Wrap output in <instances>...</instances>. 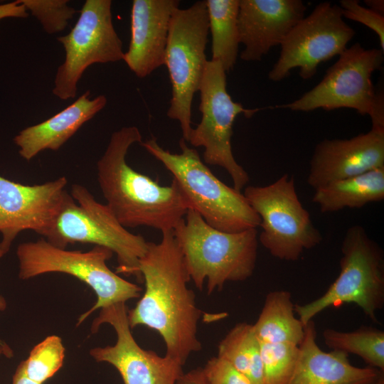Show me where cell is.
Instances as JSON below:
<instances>
[{
  "label": "cell",
  "instance_id": "1",
  "mask_svg": "<svg viewBox=\"0 0 384 384\" xmlns=\"http://www.w3.org/2000/svg\"><path fill=\"white\" fill-rule=\"evenodd\" d=\"M139 270L145 289L128 310L130 328L145 326L156 331L164 341L165 356L183 366L201 349L197 332L202 311L188 287L191 279L173 230L162 232L158 243L148 242Z\"/></svg>",
  "mask_w": 384,
  "mask_h": 384
},
{
  "label": "cell",
  "instance_id": "2",
  "mask_svg": "<svg viewBox=\"0 0 384 384\" xmlns=\"http://www.w3.org/2000/svg\"><path fill=\"white\" fill-rule=\"evenodd\" d=\"M142 139L134 126L112 134L97 163L99 186L106 204L124 228L174 230L184 218L188 204L174 179L170 185L162 186L127 163L129 147L141 143Z\"/></svg>",
  "mask_w": 384,
  "mask_h": 384
},
{
  "label": "cell",
  "instance_id": "3",
  "mask_svg": "<svg viewBox=\"0 0 384 384\" xmlns=\"http://www.w3.org/2000/svg\"><path fill=\"white\" fill-rule=\"evenodd\" d=\"M173 233L191 280L199 290L206 280L208 295L221 290L227 282L245 281L252 275L257 257V228L223 232L188 209Z\"/></svg>",
  "mask_w": 384,
  "mask_h": 384
},
{
  "label": "cell",
  "instance_id": "4",
  "mask_svg": "<svg viewBox=\"0 0 384 384\" xmlns=\"http://www.w3.org/2000/svg\"><path fill=\"white\" fill-rule=\"evenodd\" d=\"M141 145L172 174L189 209L209 225L226 233L260 226V218L243 193L218 178L183 138L179 140L180 154L163 149L153 137Z\"/></svg>",
  "mask_w": 384,
  "mask_h": 384
},
{
  "label": "cell",
  "instance_id": "5",
  "mask_svg": "<svg viewBox=\"0 0 384 384\" xmlns=\"http://www.w3.org/2000/svg\"><path fill=\"white\" fill-rule=\"evenodd\" d=\"M46 240L64 249L76 242L108 248L117 256V274L134 276L139 282H143L139 262L147 250L148 241L142 235L128 231L107 205L96 201L84 186L72 185L70 194H65Z\"/></svg>",
  "mask_w": 384,
  "mask_h": 384
},
{
  "label": "cell",
  "instance_id": "6",
  "mask_svg": "<svg viewBox=\"0 0 384 384\" xmlns=\"http://www.w3.org/2000/svg\"><path fill=\"white\" fill-rule=\"evenodd\" d=\"M383 60L380 48L366 49L356 43L340 54L323 79L301 97L268 108L297 112L353 109L370 116L371 128L384 129L383 94L375 90L372 81L373 73L381 68Z\"/></svg>",
  "mask_w": 384,
  "mask_h": 384
},
{
  "label": "cell",
  "instance_id": "7",
  "mask_svg": "<svg viewBox=\"0 0 384 384\" xmlns=\"http://www.w3.org/2000/svg\"><path fill=\"white\" fill-rule=\"evenodd\" d=\"M113 254L101 246H95L87 252L67 250L54 246L45 238L23 242L16 249L18 277L28 279L46 273L60 272L88 285L97 295V301L80 316L78 326L98 309L141 296V287L123 279L108 267L106 262Z\"/></svg>",
  "mask_w": 384,
  "mask_h": 384
},
{
  "label": "cell",
  "instance_id": "8",
  "mask_svg": "<svg viewBox=\"0 0 384 384\" xmlns=\"http://www.w3.org/2000/svg\"><path fill=\"white\" fill-rule=\"evenodd\" d=\"M340 273L326 292L294 312L305 326L323 310L355 303L372 320L384 304V255L365 228L354 225L346 230L341 244Z\"/></svg>",
  "mask_w": 384,
  "mask_h": 384
},
{
  "label": "cell",
  "instance_id": "9",
  "mask_svg": "<svg viewBox=\"0 0 384 384\" xmlns=\"http://www.w3.org/2000/svg\"><path fill=\"white\" fill-rule=\"evenodd\" d=\"M209 23L206 0L186 9H176L171 18L165 53V63L172 87L167 111L177 120L182 138L188 142L193 96L199 90L208 60L206 48Z\"/></svg>",
  "mask_w": 384,
  "mask_h": 384
},
{
  "label": "cell",
  "instance_id": "10",
  "mask_svg": "<svg viewBox=\"0 0 384 384\" xmlns=\"http://www.w3.org/2000/svg\"><path fill=\"white\" fill-rule=\"evenodd\" d=\"M243 195L260 218L258 240L272 256L297 261L322 241L299 199L293 176L284 174L270 184L248 186Z\"/></svg>",
  "mask_w": 384,
  "mask_h": 384
},
{
  "label": "cell",
  "instance_id": "11",
  "mask_svg": "<svg viewBox=\"0 0 384 384\" xmlns=\"http://www.w3.org/2000/svg\"><path fill=\"white\" fill-rule=\"evenodd\" d=\"M198 91L201 119L192 129L188 142L204 148V163L223 168L232 178L233 188L240 191L250 177L233 156V126L238 114L251 117L261 109H246L233 100L227 90L226 72L218 61L208 60Z\"/></svg>",
  "mask_w": 384,
  "mask_h": 384
},
{
  "label": "cell",
  "instance_id": "12",
  "mask_svg": "<svg viewBox=\"0 0 384 384\" xmlns=\"http://www.w3.org/2000/svg\"><path fill=\"white\" fill-rule=\"evenodd\" d=\"M58 41L65 55L57 70L53 93L63 100L75 97L78 81L89 66L119 61L124 53L112 23L110 0H86L75 26Z\"/></svg>",
  "mask_w": 384,
  "mask_h": 384
},
{
  "label": "cell",
  "instance_id": "13",
  "mask_svg": "<svg viewBox=\"0 0 384 384\" xmlns=\"http://www.w3.org/2000/svg\"><path fill=\"white\" fill-rule=\"evenodd\" d=\"M355 34V30L344 21L338 4L319 3L284 38L268 78L280 81L295 68L299 69L302 79L313 78L319 65L341 54Z\"/></svg>",
  "mask_w": 384,
  "mask_h": 384
},
{
  "label": "cell",
  "instance_id": "14",
  "mask_svg": "<svg viewBox=\"0 0 384 384\" xmlns=\"http://www.w3.org/2000/svg\"><path fill=\"white\" fill-rule=\"evenodd\" d=\"M127 312L125 302L100 309L92 321V333L108 324L114 329L117 341L113 346L91 349L90 356L97 362L113 366L124 384H176L183 373V366L166 356L143 349L132 336Z\"/></svg>",
  "mask_w": 384,
  "mask_h": 384
},
{
  "label": "cell",
  "instance_id": "15",
  "mask_svg": "<svg viewBox=\"0 0 384 384\" xmlns=\"http://www.w3.org/2000/svg\"><path fill=\"white\" fill-rule=\"evenodd\" d=\"M66 177L41 184L24 185L0 176L1 243L9 252L23 230L46 239L50 234L67 191Z\"/></svg>",
  "mask_w": 384,
  "mask_h": 384
},
{
  "label": "cell",
  "instance_id": "16",
  "mask_svg": "<svg viewBox=\"0 0 384 384\" xmlns=\"http://www.w3.org/2000/svg\"><path fill=\"white\" fill-rule=\"evenodd\" d=\"M384 167V129L371 128L350 139H325L310 160L308 184L314 190L327 183Z\"/></svg>",
  "mask_w": 384,
  "mask_h": 384
},
{
  "label": "cell",
  "instance_id": "17",
  "mask_svg": "<svg viewBox=\"0 0 384 384\" xmlns=\"http://www.w3.org/2000/svg\"><path fill=\"white\" fill-rule=\"evenodd\" d=\"M306 10L301 0H239L238 26L244 46L240 58L260 61L272 48L282 44Z\"/></svg>",
  "mask_w": 384,
  "mask_h": 384
},
{
  "label": "cell",
  "instance_id": "18",
  "mask_svg": "<svg viewBox=\"0 0 384 384\" xmlns=\"http://www.w3.org/2000/svg\"><path fill=\"white\" fill-rule=\"evenodd\" d=\"M178 0H134L131 38L123 60L139 78L164 65L169 23Z\"/></svg>",
  "mask_w": 384,
  "mask_h": 384
},
{
  "label": "cell",
  "instance_id": "19",
  "mask_svg": "<svg viewBox=\"0 0 384 384\" xmlns=\"http://www.w3.org/2000/svg\"><path fill=\"white\" fill-rule=\"evenodd\" d=\"M313 320L304 326L299 358L287 384H370L383 372L373 367L358 368L351 364L348 353L321 350L316 341Z\"/></svg>",
  "mask_w": 384,
  "mask_h": 384
},
{
  "label": "cell",
  "instance_id": "20",
  "mask_svg": "<svg viewBox=\"0 0 384 384\" xmlns=\"http://www.w3.org/2000/svg\"><path fill=\"white\" fill-rule=\"evenodd\" d=\"M87 90L72 104L48 119L21 130L14 138L18 154L26 161L40 152L58 150L87 121L102 110L107 100L104 95L90 99Z\"/></svg>",
  "mask_w": 384,
  "mask_h": 384
},
{
  "label": "cell",
  "instance_id": "21",
  "mask_svg": "<svg viewBox=\"0 0 384 384\" xmlns=\"http://www.w3.org/2000/svg\"><path fill=\"white\" fill-rule=\"evenodd\" d=\"M384 199V167L360 175L334 181L315 189L312 201L321 213L345 208H361Z\"/></svg>",
  "mask_w": 384,
  "mask_h": 384
},
{
  "label": "cell",
  "instance_id": "22",
  "mask_svg": "<svg viewBox=\"0 0 384 384\" xmlns=\"http://www.w3.org/2000/svg\"><path fill=\"white\" fill-rule=\"evenodd\" d=\"M260 342L289 343L299 346L304 336V326L294 316L291 293L272 291L267 294L257 321L252 324Z\"/></svg>",
  "mask_w": 384,
  "mask_h": 384
},
{
  "label": "cell",
  "instance_id": "23",
  "mask_svg": "<svg viewBox=\"0 0 384 384\" xmlns=\"http://www.w3.org/2000/svg\"><path fill=\"white\" fill-rule=\"evenodd\" d=\"M206 4L212 37L211 60L219 62L228 73L235 65L240 44L239 0H206Z\"/></svg>",
  "mask_w": 384,
  "mask_h": 384
},
{
  "label": "cell",
  "instance_id": "24",
  "mask_svg": "<svg viewBox=\"0 0 384 384\" xmlns=\"http://www.w3.org/2000/svg\"><path fill=\"white\" fill-rule=\"evenodd\" d=\"M218 356L245 375L251 384H265L260 343L252 324H237L218 346Z\"/></svg>",
  "mask_w": 384,
  "mask_h": 384
},
{
  "label": "cell",
  "instance_id": "25",
  "mask_svg": "<svg viewBox=\"0 0 384 384\" xmlns=\"http://www.w3.org/2000/svg\"><path fill=\"white\" fill-rule=\"evenodd\" d=\"M325 343L333 350L359 356L370 367L384 370V332L362 327L352 332L326 329L323 331Z\"/></svg>",
  "mask_w": 384,
  "mask_h": 384
},
{
  "label": "cell",
  "instance_id": "26",
  "mask_svg": "<svg viewBox=\"0 0 384 384\" xmlns=\"http://www.w3.org/2000/svg\"><path fill=\"white\" fill-rule=\"evenodd\" d=\"M65 351L60 337L47 336L33 348L27 359L21 362L25 374L31 380L43 384L62 367Z\"/></svg>",
  "mask_w": 384,
  "mask_h": 384
},
{
  "label": "cell",
  "instance_id": "27",
  "mask_svg": "<svg viewBox=\"0 0 384 384\" xmlns=\"http://www.w3.org/2000/svg\"><path fill=\"white\" fill-rule=\"evenodd\" d=\"M265 384H287L296 367L299 346L260 342Z\"/></svg>",
  "mask_w": 384,
  "mask_h": 384
},
{
  "label": "cell",
  "instance_id": "28",
  "mask_svg": "<svg viewBox=\"0 0 384 384\" xmlns=\"http://www.w3.org/2000/svg\"><path fill=\"white\" fill-rule=\"evenodd\" d=\"M49 33L63 31L77 11L68 6L67 0H20Z\"/></svg>",
  "mask_w": 384,
  "mask_h": 384
},
{
  "label": "cell",
  "instance_id": "29",
  "mask_svg": "<svg viewBox=\"0 0 384 384\" xmlns=\"http://www.w3.org/2000/svg\"><path fill=\"white\" fill-rule=\"evenodd\" d=\"M338 5L343 18L363 24L376 33L384 51V15L361 6L357 0H341Z\"/></svg>",
  "mask_w": 384,
  "mask_h": 384
},
{
  "label": "cell",
  "instance_id": "30",
  "mask_svg": "<svg viewBox=\"0 0 384 384\" xmlns=\"http://www.w3.org/2000/svg\"><path fill=\"white\" fill-rule=\"evenodd\" d=\"M201 369L206 384H251L245 375L218 356L209 359Z\"/></svg>",
  "mask_w": 384,
  "mask_h": 384
},
{
  "label": "cell",
  "instance_id": "31",
  "mask_svg": "<svg viewBox=\"0 0 384 384\" xmlns=\"http://www.w3.org/2000/svg\"><path fill=\"white\" fill-rule=\"evenodd\" d=\"M28 16V12L20 0L0 4V20L5 18H26Z\"/></svg>",
  "mask_w": 384,
  "mask_h": 384
},
{
  "label": "cell",
  "instance_id": "32",
  "mask_svg": "<svg viewBox=\"0 0 384 384\" xmlns=\"http://www.w3.org/2000/svg\"><path fill=\"white\" fill-rule=\"evenodd\" d=\"M176 384H206L202 369L198 368L183 373Z\"/></svg>",
  "mask_w": 384,
  "mask_h": 384
},
{
  "label": "cell",
  "instance_id": "33",
  "mask_svg": "<svg viewBox=\"0 0 384 384\" xmlns=\"http://www.w3.org/2000/svg\"><path fill=\"white\" fill-rule=\"evenodd\" d=\"M12 384H39L28 378L24 373L23 366L20 363L13 375Z\"/></svg>",
  "mask_w": 384,
  "mask_h": 384
},
{
  "label": "cell",
  "instance_id": "34",
  "mask_svg": "<svg viewBox=\"0 0 384 384\" xmlns=\"http://www.w3.org/2000/svg\"><path fill=\"white\" fill-rule=\"evenodd\" d=\"M367 8L380 14L384 15V1L383 0H365Z\"/></svg>",
  "mask_w": 384,
  "mask_h": 384
},
{
  "label": "cell",
  "instance_id": "35",
  "mask_svg": "<svg viewBox=\"0 0 384 384\" xmlns=\"http://www.w3.org/2000/svg\"><path fill=\"white\" fill-rule=\"evenodd\" d=\"M8 251L4 248L0 242V258L2 257ZM7 304L4 297L0 295V311H3L6 309Z\"/></svg>",
  "mask_w": 384,
  "mask_h": 384
},
{
  "label": "cell",
  "instance_id": "36",
  "mask_svg": "<svg viewBox=\"0 0 384 384\" xmlns=\"http://www.w3.org/2000/svg\"><path fill=\"white\" fill-rule=\"evenodd\" d=\"M4 355L7 358L13 356V351L4 341H0V356Z\"/></svg>",
  "mask_w": 384,
  "mask_h": 384
},
{
  "label": "cell",
  "instance_id": "37",
  "mask_svg": "<svg viewBox=\"0 0 384 384\" xmlns=\"http://www.w3.org/2000/svg\"><path fill=\"white\" fill-rule=\"evenodd\" d=\"M370 384H384V376L383 373L373 383Z\"/></svg>",
  "mask_w": 384,
  "mask_h": 384
}]
</instances>
